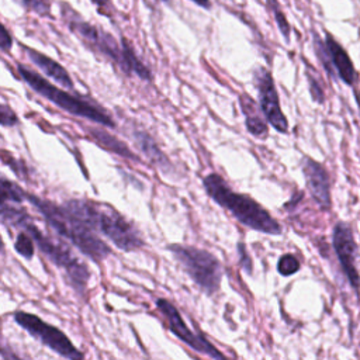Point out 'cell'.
I'll return each mask as SVG.
<instances>
[{"label": "cell", "mask_w": 360, "mask_h": 360, "mask_svg": "<svg viewBox=\"0 0 360 360\" xmlns=\"http://www.w3.org/2000/svg\"><path fill=\"white\" fill-rule=\"evenodd\" d=\"M60 13L69 30L89 48L112 60L125 75H136L141 80L146 82L152 80V72L136 56L127 38L122 37L121 41L117 42L110 32L83 20L82 15L65 1H60Z\"/></svg>", "instance_id": "6da1fadb"}, {"label": "cell", "mask_w": 360, "mask_h": 360, "mask_svg": "<svg viewBox=\"0 0 360 360\" xmlns=\"http://www.w3.org/2000/svg\"><path fill=\"white\" fill-rule=\"evenodd\" d=\"M93 231L107 236L115 248L131 252L143 246L139 231L112 207L90 200H69L62 204Z\"/></svg>", "instance_id": "7a4b0ae2"}, {"label": "cell", "mask_w": 360, "mask_h": 360, "mask_svg": "<svg viewBox=\"0 0 360 360\" xmlns=\"http://www.w3.org/2000/svg\"><path fill=\"white\" fill-rule=\"evenodd\" d=\"M207 194L222 208L229 211L242 225L267 235H280L281 225L257 201L248 194L233 191L222 176L210 173L202 179Z\"/></svg>", "instance_id": "3957f363"}, {"label": "cell", "mask_w": 360, "mask_h": 360, "mask_svg": "<svg viewBox=\"0 0 360 360\" xmlns=\"http://www.w3.org/2000/svg\"><path fill=\"white\" fill-rule=\"evenodd\" d=\"M25 198L41 212L44 219L58 235L66 238L93 262H100L111 255L110 246L98 239L90 226L70 214L63 205H55L35 194H25Z\"/></svg>", "instance_id": "277c9868"}, {"label": "cell", "mask_w": 360, "mask_h": 360, "mask_svg": "<svg viewBox=\"0 0 360 360\" xmlns=\"http://www.w3.org/2000/svg\"><path fill=\"white\" fill-rule=\"evenodd\" d=\"M17 72H18L20 77L35 93H38L44 98L49 100L51 103H53L55 105H58L63 111H66L72 115H76V117L86 118V120L93 121L96 124L110 127V128L115 127V122L110 117V114L103 107L96 104L94 101H91L89 98H84L82 96L70 94L69 91L58 89L51 82H48L45 77H42L39 73L31 70L30 68L21 65V63H17Z\"/></svg>", "instance_id": "5b68a950"}, {"label": "cell", "mask_w": 360, "mask_h": 360, "mask_svg": "<svg viewBox=\"0 0 360 360\" xmlns=\"http://www.w3.org/2000/svg\"><path fill=\"white\" fill-rule=\"evenodd\" d=\"M18 228L31 235L37 248L49 259V262H52L56 267L63 269V271L69 277L70 285L76 291L83 292L86 290L87 281L90 278V271L87 270V266L70 252L69 248H66L56 239L45 235L37 225L31 222L30 217L25 218Z\"/></svg>", "instance_id": "8992f818"}, {"label": "cell", "mask_w": 360, "mask_h": 360, "mask_svg": "<svg viewBox=\"0 0 360 360\" xmlns=\"http://www.w3.org/2000/svg\"><path fill=\"white\" fill-rule=\"evenodd\" d=\"M167 250L205 294L211 295L219 290L222 266L211 252L179 243L169 245Z\"/></svg>", "instance_id": "52a82bcc"}, {"label": "cell", "mask_w": 360, "mask_h": 360, "mask_svg": "<svg viewBox=\"0 0 360 360\" xmlns=\"http://www.w3.org/2000/svg\"><path fill=\"white\" fill-rule=\"evenodd\" d=\"M14 321L32 338L38 339L42 345L58 353L60 357L72 360H80L84 357L60 329L44 322L39 316L24 311H17L14 314Z\"/></svg>", "instance_id": "ba28073f"}, {"label": "cell", "mask_w": 360, "mask_h": 360, "mask_svg": "<svg viewBox=\"0 0 360 360\" xmlns=\"http://www.w3.org/2000/svg\"><path fill=\"white\" fill-rule=\"evenodd\" d=\"M253 79L259 94L262 114L276 131L285 134L288 131V121L280 107L278 93L271 73L264 66H259L253 72Z\"/></svg>", "instance_id": "9c48e42d"}, {"label": "cell", "mask_w": 360, "mask_h": 360, "mask_svg": "<svg viewBox=\"0 0 360 360\" xmlns=\"http://www.w3.org/2000/svg\"><path fill=\"white\" fill-rule=\"evenodd\" d=\"M158 309L163 314V316L167 321L169 329L172 333H174L181 342H184L187 346H190L193 350L202 353L211 359H224L225 354L221 353L212 343H210L202 335L193 332L188 329V326L184 323L180 312L177 308L167 300L159 298L156 300Z\"/></svg>", "instance_id": "30bf717a"}, {"label": "cell", "mask_w": 360, "mask_h": 360, "mask_svg": "<svg viewBox=\"0 0 360 360\" xmlns=\"http://www.w3.org/2000/svg\"><path fill=\"white\" fill-rule=\"evenodd\" d=\"M332 245L338 260L340 263L342 271L347 277L350 285L359 291L360 288V274L356 266L357 259V245L353 236L352 228L345 222H338L332 233Z\"/></svg>", "instance_id": "8fae6325"}, {"label": "cell", "mask_w": 360, "mask_h": 360, "mask_svg": "<svg viewBox=\"0 0 360 360\" xmlns=\"http://www.w3.org/2000/svg\"><path fill=\"white\" fill-rule=\"evenodd\" d=\"M302 173L311 197L322 210L330 208V181L323 165L305 156L302 159Z\"/></svg>", "instance_id": "7c38bea8"}, {"label": "cell", "mask_w": 360, "mask_h": 360, "mask_svg": "<svg viewBox=\"0 0 360 360\" xmlns=\"http://www.w3.org/2000/svg\"><path fill=\"white\" fill-rule=\"evenodd\" d=\"M325 44H326L330 63L336 77H339L345 84L353 86L357 80V73L349 53L328 31L325 32Z\"/></svg>", "instance_id": "4fadbf2b"}, {"label": "cell", "mask_w": 360, "mask_h": 360, "mask_svg": "<svg viewBox=\"0 0 360 360\" xmlns=\"http://www.w3.org/2000/svg\"><path fill=\"white\" fill-rule=\"evenodd\" d=\"M22 49L25 51V55L30 59V62H32L41 72H44L45 76L53 79L60 86H63L69 90L75 89V84H73V80H72L69 72L59 62H56L55 59L49 58L48 55H45L37 49H32L28 46H22Z\"/></svg>", "instance_id": "5bb4252c"}, {"label": "cell", "mask_w": 360, "mask_h": 360, "mask_svg": "<svg viewBox=\"0 0 360 360\" xmlns=\"http://www.w3.org/2000/svg\"><path fill=\"white\" fill-rule=\"evenodd\" d=\"M239 105L245 115L246 129L256 138H264L267 135V124L264 122V118L260 115V105H257V103L249 94L245 93L239 96Z\"/></svg>", "instance_id": "9a60e30c"}, {"label": "cell", "mask_w": 360, "mask_h": 360, "mask_svg": "<svg viewBox=\"0 0 360 360\" xmlns=\"http://www.w3.org/2000/svg\"><path fill=\"white\" fill-rule=\"evenodd\" d=\"M134 139L136 141L139 149L149 158L152 163H155L160 170H167L172 167L170 162L165 156V153L159 149L156 142L152 139V136L143 131H136L134 132Z\"/></svg>", "instance_id": "2e32d148"}, {"label": "cell", "mask_w": 360, "mask_h": 360, "mask_svg": "<svg viewBox=\"0 0 360 360\" xmlns=\"http://www.w3.org/2000/svg\"><path fill=\"white\" fill-rule=\"evenodd\" d=\"M90 134L91 136L100 143L103 145L104 148H107L108 150H112L114 153L122 156V158H127V159H131V160H139L136 158V155L124 143L121 142L120 139H117L115 136L110 135L108 132L103 131L101 128H91L90 129Z\"/></svg>", "instance_id": "e0dca14e"}, {"label": "cell", "mask_w": 360, "mask_h": 360, "mask_svg": "<svg viewBox=\"0 0 360 360\" xmlns=\"http://www.w3.org/2000/svg\"><path fill=\"white\" fill-rule=\"evenodd\" d=\"M266 4L269 7V10L271 11V14L274 15V21L278 27V31L281 32V35L284 37V39L288 42L290 41V32H291V27L290 22L285 17V14L283 13L280 3L277 0H266Z\"/></svg>", "instance_id": "ac0fdd59"}, {"label": "cell", "mask_w": 360, "mask_h": 360, "mask_svg": "<svg viewBox=\"0 0 360 360\" xmlns=\"http://www.w3.org/2000/svg\"><path fill=\"white\" fill-rule=\"evenodd\" d=\"M24 10L38 14L39 17H52L51 0H14Z\"/></svg>", "instance_id": "d6986e66"}, {"label": "cell", "mask_w": 360, "mask_h": 360, "mask_svg": "<svg viewBox=\"0 0 360 360\" xmlns=\"http://www.w3.org/2000/svg\"><path fill=\"white\" fill-rule=\"evenodd\" d=\"M24 190H21L17 184L8 181L7 179H1V202H22L25 198Z\"/></svg>", "instance_id": "ffe728a7"}, {"label": "cell", "mask_w": 360, "mask_h": 360, "mask_svg": "<svg viewBox=\"0 0 360 360\" xmlns=\"http://www.w3.org/2000/svg\"><path fill=\"white\" fill-rule=\"evenodd\" d=\"M34 239L31 235H28L25 231L20 232L17 235V239L14 242V249L17 253H20L25 259H31L34 256Z\"/></svg>", "instance_id": "44dd1931"}, {"label": "cell", "mask_w": 360, "mask_h": 360, "mask_svg": "<svg viewBox=\"0 0 360 360\" xmlns=\"http://www.w3.org/2000/svg\"><path fill=\"white\" fill-rule=\"evenodd\" d=\"M277 270L281 276H291L300 270V262L294 255L285 253L278 259Z\"/></svg>", "instance_id": "7402d4cb"}, {"label": "cell", "mask_w": 360, "mask_h": 360, "mask_svg": "<svg viewBox=\"0 0 360 360\" xmlns=\"http://www.w3.org/2000/svg\"><path fill=\"white\" fill-rule=\"evenodd\" d=\"M238 257H239V264L243 267V270L250 274L252 270H253V263H252V259H250V255L248 253V249L245 248V245L242 242L238 243Z\"/></svg>", "instance_id": "603a6c76"}, {"label": "cell", "mask_w": 360, "mask_h": 360, "mask_svg": "<svg viewBox=\"0 0 360 360\" xmlns=\"http://www.w3.org/2000/svg\"><path fill=\"white\" fill-rule=\"evenodd\" d=\"M308 76V83H309V91H311V96L312 98L316 101V103H323L325 100V94H323V90H322V86L321 83L309 73H307Z\"/></svg>", "instance_id": "cb8c5ba5"}, {"label": "cell", "mask_w": 360, "mask_h": 360, "mask_svg": "<svg viewBox=\"0 0 360 360\" xmlns=\"http://www.w3.org/2000/svg\"><path fill=\"white\" fill-rule=\"evenodd\" d=\"M0 122L3 127H11V125H15L18 122V118L17 115L14 114V111L6 104L3 103L1 104V112H0Z\"/></svg>", "instance_id": "d4e9b609"}, {"label": "cell", "mask_w": 360, "mask_h": 360, "mask_svg": "<svg viewBox=\"0 0 360 360\" xmlns=\"http://www.w3.org/2000/svg\"><path fill=\"white\" fill-rule=\"evenodd\" d=\"M98 10L100 14L105 15L107 18L112 20L114 18V14H115V8L112 7L111 1L110 0H90Z\"/></svg>", "instance_id": "484cf974"}, {"label": "cell", "mask_w": 360, "mask_h": 360, "mask_svg": "<svg viewBox=\"0 0 360 360\" xmlns=\"http://www.w3.org/2000/svg\"><path fill=\"white\" fill-rule=\"evenodd\" d=\"M13 45V38L8 32V30L6 28V25L1 24V35H0V48L3 52H8L11 49Z\"/></svg>", "instance_id": "4316f807"}, {"label": "cell", "mask_w": 360, "mask_h": 360, "mask_svg": "<svg viewBox=\"0 0 360 360\" xmlns=\"http://www.w3.org/2000/svg\"><path fill=\"white\" fill-rule=\"evenodd\" d=\"M190 1H193L194 4H197L198 7H201V8H204V10H211V0H190Z\"/></svg>", "instance_id": "83f0119b"}, {"label": "cell", "mask_w": 360, "mask_h": 360, "mask_svg": "<svg viewBox=\"0 0 360 360\" xmlns=\"http://www.w3.org/2000/svg\"><path fill=\"white\" fill-rule=\"evenodd\" d=\"M158 1H162V3H166V4H169V3H172V0H158Z\"/></svg>", "instance_id": "f1b7e54d"}]
</instances>
